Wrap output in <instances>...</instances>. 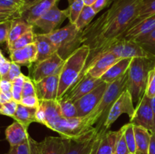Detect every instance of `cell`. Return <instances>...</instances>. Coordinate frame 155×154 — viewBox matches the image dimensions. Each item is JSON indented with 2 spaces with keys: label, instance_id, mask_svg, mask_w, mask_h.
Instances as JSON below:
<instances>
[{
  "label": "cell",
  "instance_id": "cell-30",
  "mask_svg": "<svg viewBox=\"0 0 155 154\" xmlns=\"http://www.w3.org/2000/svg\"><path fill=\"white\" fill-rule=\"evenodd\" d=\"M96 14H97L94 11L92 6L85 5L74 24L79 30L83 31L87 26L92 23V19Z\"/></svg>",
  "mask_w": 155,
  "mask_h": 154
},
{
  "label": "cell",
  "instance_id": "cell-28",
  "mask_svg": "<svg viewBox=\"0 0 155 154\" xmlns=\"http://www.w3.org/2000/svg\"><path fill=\"white\" fill-rule=\"evenodd\" d=\"M154 14H155V0H143L137 16L132 21L129 29Z\"/></svg>",
  "mask_w": 155,
  "mask_h": 154
},
{
  "label": "cell",
  "instance_id": "cell-19",
  "mask_svg": "<svg viewBox=\"0 0 155 154\" xmlns=\"http://www.w3.org/2000/svg\"><path fill=\"white\" fill-rule=\"evenodd\" d=\"M71 139L46 137L41 143V154H65Z\"/></svg>",
  "mask_w": 155,
  "mask_h": 154
},
{
  "label": "cell",
  "instance_id": "cell-32",
  "mask_svg": "<svg viewBox=\"0 0 155 154\" xmlns=\"http://www.w3.org/2000/svg\"><path fill=\"white\" fill-rule=\"evenodd\" d=\"M34 36L35 33H33V30H30L27 33H24L21 37L18 38L16 41H15L13 43L11 44L9 46H8L9 52L15 51V50L22 48L32 43H34Z\"/></svg>",
  "mask_w": 155,
  "mask_h": 154
},
{
  "label": "cell",
  "instance_id": "cell-38",
  "mask_svg": "<svg viewBox=\"0 0 155 154\" xmlns=\"http://www.w3.org/2000/svg\"><path fill=\"white\" fill-rule=\"evenodd\" d=\"M18 103L14 100L0 104V114L13 117L18 108Z\"/></svg>",
  "mask_w": 155,
  "mask_h": 154
},
{
  "label": "cell",
  "instance_id": "cell-2",
  "mask_svg": "<svg viewBox=\"0 0 155 154\" xmlns=\"http://www.w3.org/2000/svg\"><path fill=\"white\" fill-rule=\"evenodd\" d=\"M127 80H128V70L119 79L108 84L104 96L99 104L89 114L85 117H82L84 121L85 125L88 128H93V125L96 124L95 128L98 133H103V134L106 133L103 130L104 125L107 120L112 106L117 100V98L120 96L123 91L127 89Z\"/></svg>",
  "mask_w": 155,
  "mask_h": 154
},
{
  "label": "cell",
  "instance_id": "cell-53",
  "mask_svg": "<svg viewBox=\"0 0 155 154\" xmlns=\"http://www.w3.org/2000/svg\"><path fill=\"white\" fill-rule=\"evenodd\" d=\"M150 101H151V109H152L153 116H154V131H155V97L151 98V99H150Z\"/></svg>",
  "mask_w": 155,
  "mask_h": 154
},
{
  "label": "cell",
  "instance_id": "cell-14",
  "mask_svg": "<svg viewBox=\"0 0 155 154\" xmlns=\"http://www.w3.org/2000/svg\"><path fill=\"white\" fill-rule=\"evenodd\" d=\"M64 60L58 55L57 52L48 58L35 63L34 68L31 73V79L36 82L61 69L63 66Z\"/></svg>",
  "mask_w": 155,
  "mask_h": 154
},
{
  "label": "cell",
  "instance_id": "cell-26",
  "mask_svg": "<svg viewBox=\"0 0 155 154\" xmlns=\"http://www.w3.org/2000/svg\"><path fill=\"white\" fill-rule=\"evenodd\" d=\"M38 108H31V107H26L21 104H18L15 114L13 118L15 121L24 125L26 128H28L29 125L33 122H36V113Z\"/></svg>",
  "mask_w": 155,
  "mask_h": 154
},
{
  "label": "cell",
  "instance_id": "cell-23",
  "mask_svg": "<svg viewBox=\"0 0 155 154\" xmlns=\"http://www.w3.org/2000/svg\"><path fill=\"white\" fill-rule=\"evenodd\" d=\"M131 60V58L121 59L120 60L117 62L114 65H113L101 77V79L107 84H110V83L114 82L115 80L119 79L127 72Z\"/></svg>",
  "mask_w": 155,
  "mask_h": 154
},
{
  "label": "cell",
  "instance_id": "cell-20",
  "mask_svg": "<svg viewBox=\"0 0 155 154\" xmlns=\"http://www.w3.org/2000/svg\"><path fill=\"white\" fill-rule=\"evenodd\" d=\"M34 43L36 44V49H37V57H36V63L42 61L57 52L56 47L50 40L48 35L45 33L35 34Z\"/></svg>",
  "mask_w": 155,
  "mask_h": 154
},
{
  "label": "cell",
  "instance_id": "cell-6",
  "mask_svg": "<svg viewBox=\"0 0 155 154\" xmlns=\"http://www.w3.org/2000/svg\"><path fill=\"white\" fill-rule=\"evenodd\" d=\"M47 128L58 133L60 137L66 139H77L94 128H88L83 118H64L58 116L47 125Z\"/></svg>",
  "mask_w": 155,
  "mask_h": 154
},
{
  "label": "cell",
  "instance_id": "cell-44",
  "mask_svg": "<svg viewBox=\"0 0 155 154\" xmlns=\"http://www.w3.org/2000/svg\"><path fill=\"white\" fill-rule=\"evenodd\" d=\"M21 74H22V72H21L20 65L16 63H14V62H12V65H11L8 72L5 76L3 77L1 79H5L8 80V81L12 82L14 79L20 76Z\"/></svg>",
  "mask_w": 155,
  "mask_h": 154
},
{
  "label": "cell",
  "instance_id": "cell-47",
  "mask_svg": "<svg viewBox=\"0 0 155 154\" xmlns=\"http://www.w3.org/2000/svg\"><path fill=\"white\" fill-rule=\"evenodd\" d=\"M113 0H96L93 5H92V9L96 14L101 11V10L107 7V5L112 2Z\"/></svg>",
  "mask_w": 155,
  "mask_h": 154
},
{
  "label": "cell",
  "instance_id": "cell-22",
  "mask_svg": "<svg viewBox=\"0 0 155 154\" xmlns=\"http://www.w3.org/2000/svg\"><path fill=\"white\" fill-rule=\"evenodd\" d=\"M30 134L27 132V128L17 121H15L5 130L6 140L10 146L21 144L28 140Z\"/></svg>",
  "mask_w": 155,
  "mask_h": 154
},
{
  "label": "cell",
  "instance_id": "cell-9",
  "mask_svg": "<svg viewBox=\"0 0 155 154\" xmlns=\"http://www.w3.org/2000/svg\"><path fill=\"white\" fill-rule=\"evenodd\" d=\"M135 110L133 106V98L130 91L127 89L124 90L120 96L117 98L110 110L107 119L104 125V130L105 132L108 131L112 124L123 113H127L130 119L134 115Z\"/></svg>",
  "mask_w": 155,
  "mask_h": 154
},
{
  "label": "cell",
  "instance_id": "cell-13",
  "mask_svg": "<svg viewBox=\"0 0 155 154\" xmlns=\"http://www.w3.org/2000/svg\"><path fill=\"white\" fill-rule=\"evenodd\" d=\"M108 84L103 82L95 88L74 103L77 110L78 117H85L97 107L102 99Z\"/></svg>",
  "mask_w": 155,
  "mask_h": 154
},
{
  "label": "cell",
  "instance_id": "cell-50",
  "mask_svg": "<svg viewBox=\"0 0 155 154\" xmlns=\"http://www.w3.org/2000/svg\"><path fill=\"white\" fill-rule=\"evenodd\" d=\"M19 12H12V13H1L0 12V22L9 20H14L15 18H19Z\"/></svg>",
  "mask_w": 155,
  "mask_h": 154
},
{
  "label": "cell",
  "instance_id": "cell-18",
  "mask_svg": "<svg viewBox=\"0 0 155 154\" xmlns=\"http://www.w3.org/2000/svg\"><path fill=\"white\" fill-rule=\"evenodd\" d=\"M37 57V49L35 43L27 45L20 49L10 51L11 61L23 66H30L36 63Z\"/></svg>",
  "mask_w": 155,
  "mask_h": 154
},
{
  "label": "cell",
  "instance_id": "cell-8",
  "mask_svg": "<svg viewBox=\"0 0 155 154\" xmlns=\"http://www.w3.org/2000/svg\"><path fill=\"white\" fill-rule=\"evenodd\" d=\"M104 134L98 133L94 127L82 137L71 140L65 154H96L101 137Z\"/></svg>",
  "mask_w": 155,
  "mask_h": 154
},
{
  "label": "cell",
  "instance_id": "cell-15",
  "mask_svg": "<svg viewBox=\"0 0 155 154\" xmlns=\"http://www.w3.org/2000/svg\"><path fill=\"white\" fill-rule=\"evenodd\" d=\"M61 69L43 79L33 82L36 88V96L40 101L58 100L59 79Z\"/></svg>",
  "mask_w": 155,
  "mask_h": 154
},
{
  "label": "cell",
  "instance_id": "cell-40",
  "mask_svg": "<svg viewBox=\"0 0 155 154\" xmlns=\"http://www.w3.org/2000/svg\"><path fill=\"white\" fill-rule=\"evenodd\" d=\"M145 94L149 98L155 97V66L148 73V82Z\"/></svg>",
  "mask_w": 155,
  "mask_h": 154
},
{
  "label": "cell",
  "instance_id": "cell-1",
  "mask_svg": "<svg viewBox=\"0 0 155 154\" xmlns=\"http://www.w3.org/2000/svg\"><path fill=\"white\" fill-rule=\"evenodd\" d=\"M142 1L113 0L111 5L83 30L82 45L89 46L90 53L80 75L98 54L122 39L137 16Z\"/></svg>",
  "mask_w": 155,
  "mask_h": 154
},
{
  "label": "cell",
  "instance_id": "cell-37",
  "mask_svg": "<svg viewBox=\"0 0 155 154\" xmlns=\"http://www.w3.org/2000/svg\"><path fill=\"white\" fill-rule=\"evenodd\" d=\"M120 134L117 141L115 151L114 154H130L128 146L127 144L125 136H124V126L119 130Z\"/></svg>",
  "mask_w": 155,
  "mask_h": 154
},
{
  "label": "cell",
  "instance_id": "cell-3",
  "mask_svg": "<svg viewBox=\"0 0 155 154\" xmlns=\"http://www.w3.org/2000/svg\"><path fill=\"white\" fill-rule=\"evenodd\" d=\"M89 53L90 49L89 46L83 45L64 60L61 70L58 100L61 98L77 82L79 76L84 69Z\"/></svg>",
  "mask_w": 155,
  "mask_h": 154
},
{
  "label": "cell",
  "instance_id": "cell-36",
  "mask_svg": "<svg viewBox=\"0 0 155 154\" xmlns=\"http://www.w3.org/2000/svg\"><path fill=\"white\" fill-rule=\"evenodd\" d=\"M26 75L21 74L20 76L14 79L12 83V99L19 104L22 98V90L24 81H25Z\"/></svg>",
  "mask_w": 155,
  "mask_h": 154
},
{
  "label": "cell",
  "instance_id": "cell-46",
  "mask_svg": "<svg viewBox=\"0 0 155 154\" xmlns=\"http://www.w3.org/2000/svg\"><path fill=\"white\" fill-rule=\"evenodd\" d=\"M12 82L0 79V91L12 98Z\"/></svg>",
  "mask_w": 155,
  "mask_h": 154
},
{
  "label": "cell",
  "instance_id": "cell-42",
  "mask_svg": "<svg viewBox=\"0 0 155 154\" xmlns=\"http://www.w3.org/2000/svg\"><path fill=\"white\" fill-rule=\"evenodd\" d=\"M12 20L0 22V44L7 42Z\"/></svg>",
  "mask_w": 155,
  "mask_h": 154
},
{
  "label": "cell",
  "instance_id": "cell-21",
  "mask_svg": "<svg viewBox=\"0 0 155 154\" xmlns=\"http://www.w3.org/2000/svg\"><path fill=\"white\" fill-rule=\"evenodd\" d=\"M155 29V14L141 21L125 32L121 39L134 41L141 36H145Z\"/></svg>",
  "mask_w": 155,
  "mask_h": 154
},
{
  "label": "cell",
  "instance_id": "cell-41",
  "mask_svg": "<svg viewBox=\"0 0 155 154\" xmlns=\"http://www.w3.org/2000/svg\"><path fill=\"white\" fill-rule=\"evenodd\" d=\"M5 154H30L29 140H27V141L16 146H10L8 152Z\"/></svg>",
  "mask_w": 155,
  "mask_h": 154
},
{
  "label": "cell",
  "instance_id": "cell-27",
  "mask_svg": "<svg viewBox=\"0 0 155 154\" xmlns=\"http://www.w3.org/2000/svg\"><path fill=\"white\" fill-rule=\"evenodd\" d=\"M120 131H107L101 137L96 154H114Z\"/></svg>",
  "mask_w": 155,
  "mask_h": 154
},
{
  "label": "cell",
  "instance_id": "cell-31",
  "mask_svg": "<svg viewBox=\"0 0 155 154\" xmlns=\"http://www.w3.org/2000/svg\"><path fill=\"white\" fill-rule=\"evenodd\" d=\"M134 41L155 58V29L148 34L141 36Z\"/></svg>",
  "mask_w": 155,
  "mask_h": 154
},
{
  "label": "cell",
  "instance_id": "cell-24",
  "mask_svg": "<svg viewBox=\"0 0 155 154\" xmlns=\"http://www.w3.org/2000/svg\"><path fill=\"white\" fill-rule=\"evenodd\" d=\"M32 30H33V26L28 24L24 20L20 18L12 20L10 31L8 33V38L6 42L7 46H9L24 33Z\"/></svg>",
  "mask_w": 155,
  "mask_h": 154
},
{
  "label": "cell",
  "instance_id": "cell-55",
  "mask_svg": "<svg viewBox=\"0 0 155 154\" xmlns=\"http://www.w3.org/2000/svg\"><path fill=\"white\" fill-rule=\"evenodd\" d=\"M5 59V57H4V55H3L2 53L1 50H0V62H2V60H4Z\"/></svg>",
  "mask_w": 155,
  "mask_h": 154
},
{
  "label": "cell",
  "instance_id": "cell-12",
  "mask_svg": "<svg viewBox=\"0 0 155 154\" xmlns=\"http://www.w3.org/2000/svg\"><path fill=\"white\" fill-rule=\"evenodd\" d=\"M151 98L147 95H143L142 99L137 104L134 115L130 119V123L134 125L143 127L151 133L155 132L154 125V116L151 106Z\"/></svg>",
  "mask_w": 155,
  "mask_h": 154
},
{
  "label": "cell",
  "instance_id": "cell-35",
  "mask_svg": "<svg viewBox=\"0 0 155 154\" xmlns=\"http://www.w3.org/2000/svg\"><path fill=\"white\" fill-rule=\"evenodd\" d=\"M124 136H125L127 144L128 146L130 154H136V143L135 137L134 125L129 122L124 125Z\"/></svg>",
  "mask_w": 155,
  "mask_h": 154
},
{
  "label": "cell",
  "instance_id": "cell-17",
  "mask_svg": "<svg viewBox=\"0 0 155 154\" xmlns=\"http://www.w3.org/2000/svg\"><path fill=\"white\" fill-rule=\"evenodd\" d=\"M121 58L117 57L114 54L108 53V54H104L101 56L98 60H97L82 75V76L77 81L81 79L84 75H90V76L95 77V78L101 79V77L113 65H114L117 62L120 60ZM76 82V83H77ZM75 83V84H76Z\"/></svg>",
  "mask_w": 155,
  "mask_h": 154
},
{
  "label": "cell",
  "instance_id": "cell-5",
  "mask_svg": "<svg viewBox=\"0 0 155 154\" xmlns=\"http://www.w3.org/2000/svg\"><path fill=\"white\" fill-rule=\"evenodd\" d=\"M82 32L75 24L69 23L47 35L56 47L58 55L65 60L82 45Z\"/></svg>",
  "mask_w": 155,
  "mask_h": 154
},
{
  "label": "cell",
  "instance_id": "cell-43",
  "mask_svg": "<svg viewBox=\"0 0 155 154\" xmlns=\"http://www.w3.org/2000/svg\"><path fill=\"white\" fill-rule=\"evenodd\" d=\"M30 95H36L35 85L33 80L28 76H26L22 90V98L23 97L30 96Z\"/></svg>",
  "mask_w": 155,
  "mask_h": 154
},
{
  "label": "cell",
  "instance_id": "cell-25",
  "mask_svg": "<svg viewBox=\"0 0 155 154\" xmlns=\"http://www.w3.org/2000/svg\"><path fill=\"white\" fill-rule=\"evenodd\" d=\"M136 154H148L151 133L143 127L134 125Z\"/></svg>",
  "mask_w": 155,
  "mask_h": 154
},
{
  "label": "cell",
  "instance_id": "cell-34",
  "mask_svg": "<svg viewBox=\"0 0 155 154\" xmlns=\"http://www.w3.org/2000/svg\"><path fill=\"white\" fill-rule=\"evenodd\" d=\"M61 109V115L64 118H75L78 117L77 107L74 103L68 100L61 99L57 100Z\"/></svg>",
  "mask_w": 155,
  "mask_h": 154
},
{
  "label": "cell",
  "instance_id": "cell-33",
  "mask_svg": "<svg viewBox=\"0 0 155 154\" xmlns=\"http://www.w3.org/2000/svg\"><path fill=\"white\" fill-rule=\"evenodd\" d=\"M68 8H67L68 13V19L70 23L74 24L81 13L83 7L85 6L83 0H68Z\"/></svg>",
  "mask_w": 155,
  "mask_h": 154
},
{
  "label": "cell",
  "instance_id": "cell-48",
  "mask_svg": "<svg viewBox=\"0 0 155 154\" xmlns=\"http://www.w3.org/2000/svg\"><path fill=\"white\" fill-rule=\"evenodd\" d=\"M30 154H41V143L33 140L30 136L28 137Z\"/></svg>",
  "mask_w": 155,
  "mask_h": 154
},
{
  "label": "cell",
  "instance_id": "cell-29",
  "mask_svg": "<svg viewBox=\"0 0 155 154\" xmlns=\"http://www.w3.org/2000/svg\"><path fill=\"white\" fill-rule=\"evenodd\" d=\"M40 105L43 108L45 115V126H47L49 122L55 119L61 115V109L57 100L54 101H42Z\"/></svg>",
  "mask_w": 155,
  "mask_h": 154
},
{
  "label": "cell",
  "instance_id": "cell-7",
  "mask_svg": "<svg viewBox=\"0 0 155 154\" xmlns=\"http://www.w3.org/2000/svg\"><path fill=\"white\" fill-rule=\"evenodd\" d=\"M108 53L114 54V55H116L117 57H120V58L121 59H133L135 58V57H145V58L155 59L154 57H152V56L151 55V54H148V53L147 52V51H145L139 43H137V42H135V41L120 39V41L117 42L116 43L110 45V46L107 49H106L105 51H104L103 52H101V54H98V55L94 59L93 61H92V63L90 64V66L87 68V69H89V68L97 60H98L101 56H103L104 54H108ZM87 69H86V70H87ZM86 71H85V72H86ZM84 72H83V73H84ZM83 74H82V75H83ZM82 75L79 77L78 79L82 76Z\"/></svg>",
  "mask_w": 155,
  "mask_h": 154
},
{
  "label": "cell",
  "instance_id": "cell-51",
  "mask_svg": "<svg viewBox=\"0 0 155 154\" xmlns=\"http://www.w3.org/2000/svg\"><path fill=\"white\" fill-rule=\"evenodd\" d=\"M148 154H155V132L151 133Z\"/></svg>",
  "mask_w": 155,
  "mask_h": 154
},
{
  "label": "cell",
  "instance_id": "cell-49",
  "mask_svg": "<svg viewBox=\"0 0 155 154\" xmlns=\"http://www.w3.org/2000/svg\"><path fill=\"white\" fill-rule=\"evenodd\" d=\"M12 61L8 59H5L2 62H0V79H2L5 76L10 69Z\"/></svg>",
  "mask_w": 155,
  "mask_h": 154
},
{
  "label": "cell",
  "instance_id": "cell-45",
  "mask_svg": "<svg viewBox=\"0 0 155 154\" xmlns=\"http://www.w3.org/2000/svg\"><path fill=\"white\" fill-rule=\"evenodd\" d=\"M20 104L31 108H38L40 104V101L36 95H30L21 98Z\"/></svg>",
  "mask_w": 155,
  "mask_h": 154
},
{
  "label": "cell",
  "instance_id": "cell-11",
  "mask_svg": "<svg viewBox=\"0 0 155 154\" xmlns=\"http://www.w3.org/2000/svg\"><path fill=\"white\" fill-rule=\"evenodd\" d=\"M67 18H68V10H61L55 5L39 17L34 22L33 27L35 26L43 31V33L48 34L57 30Z\"/></svg>",
  "mask_w": 155,
  "mask_h": 154
},
{
  "label": "cell",
  "instance_id": "cell-10",
  "mask_svg": "<svg viewBox=\"0 0 155 154\" xmlns=\"http://www.w3.org/2000/svg\"><path fill=\"white\" fill-rule=\"evenodd\" d=\"M60 0H26L19 11L20 18L33 26L35 21L50 8L58 5Z\"/></svg>",
  "mask_w": 155,
  "mask_h": 154
},
{
  "label": "cell",
  "instance_id": "cell-39",
  "mask_svg": "<svg viewBox=\"0 0 155 154\" xmlns=\"http://www.w3.org/2000/svg\"><path fill=\"white\" fill-rule=\"evenodd\" d=\"M25 2L26 0H0V6L6 9L19 12Z\"/></svg>",
  "mask_w": 155,
  "mask_h": 154
},
{
  "label": "cell",
  "instance_id": "cell-16",
  "mask_svg": "<svg viewBox=\"0 0 155 154\" xmlns=\"http://www.w3.org/2000/svg\"><path fill=\"white\" fill-rule=\"evenodd\" d=\"M102 82L103 81L101 79L95 78L90 75H84L81 79L74 84L61 98L75 103Z\"/></svg>",
  "mask_w": 155,
  "mask_h": 154
},
{
  "label": "cell",
  "instance_id": "cell-54",
  "mask_svg": "<svg viewBox=\"0 0 155 154\" xmlns=\"http://www.w3.org/2000/svg\"><path fill=\"white\" fill-rule=\"evenodd\" d=\"M95 1H96V0H83L85 5H89V6H92V5L95 3Z\"/></svg>",
  "mask_w": 155,
  "mask_h": 154
},
{
  "label": "cell",
  "instance_id": "cell-4",
  "mask_svg": "<svg viewBox=\"0 0 155 154\" xmlns=\"http://www.w3.org/2000/svg\"><path fill=\"white\" fill-rule=\"evenodd\" d=\"M155 66V59L135 57L128 69L127 89L130 91L133 103H139L146 90L148 73Z\"/></svg>",
  "mask_w": 155,
  "mask_h": 154
},
{
  "label": "cell",
  "instance_id": "cell-52",
  "mask_svg": "<svg viewBox=\"0 0 155 154\" xmlns=\"http://www.w3.org/2000/svg\"><path fill=\"white\" fill-rule=\"evenodd\" d=\"M12 100H13L12 97L8 96V95H7L6 94L3 93L2 91H0V104H4V103L8 102V101H12Z\"/></svg>",
  "mask_w": 155,
  "mask_h": 154
}]
</instances>
